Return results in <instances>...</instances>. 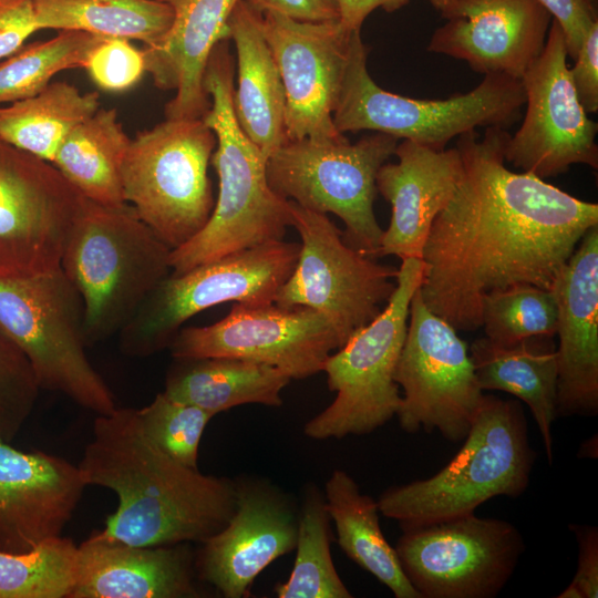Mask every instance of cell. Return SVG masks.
I'll return each mask as SVG.
<instances>
[{"label":"cell","instance_id":"6da1fadb","mask_svg":"<svg viewBox=\"0 0 598 598\" xmlns=\"http://www.w3.org/2000/svg\"><path fill=\"white\" fill-rule=\"evenodd\" d=\"M509 133L488 126L458 136L462 172L423 247L420 292L456 331L482 327V299L517 283L551 289L582 236L598 225V205L532 173L505 166Z\"/></svg>","mask_w":598,"mask_h":598},{"label":"cell","instance_id":"74e56055","mask_svg":"<svg viewBox=\"0 0 598 598\" xmlns=\"http://www.w3.org/2000/svg\"><path fill=\"white\" fill-rule=\"evenodd\" d=\"M40 390L28 359L0 329V441L10 443L17 436Z\"/></svg>","mask_w":598,"mask_h":598},{"label":"cell","instance_id":"8d00e7d4","mask_svg":"<svg viewBox=\"0 0 598 598\" xmlns=\"http://www.w3.org/2000/svg\"><path fill=\"white\" fill-rule=\"evenodd\" d=\"M137 412L144 432L163 452L188 467L198 468V448L214 417L212 413L164 391Z\"/></svg>","mask_w":598,"mask_h":598},{"label":"cell","instance_id":"484cf974","mask_svg":"<svg viewBox=\"0 0 598 598\" xmlns=\"http://www.w3.org/2000/svg\"><path fill=\"white\" fill-rule=\"evenodd\" d=\"M237 54L233 104L246 136L268 157L286 141L285 91L262 29V13L239 0L229 18Z\"/></svg>","mask_w":598,"mask_h":598},{"label":"cell","instance_id":"d6986e66","mask_svg":"<svg viewBox=\"0 0 598 598\" xmlns=\"http://www.w3.org/2000/svg\"><path fill=\"white\" fill-rule=\"evenodd\" d=\"M298 515L290 498L261 480H236L235 511L196 559L199 577L225 598H246L259 574L295 550Z\"/></svg>","mask_w":598,"mask_h":598},{"label":"cell","instance_id":"1f68e13d","mask_svg":"<svg viewBox=\"0 0 598 598\" xmlns=\"http://www.w3.org/2000/svg\"><path fill=\"white\" fill-rule=\"evenodd\" d=\"M40 30L84 31L105 38L158 42L173 21L161 0H34Z\"/></svg>","mask_w":598,"mask_h":598},{"label":"cell","instance_id":"7bdbcfd3","mask_svg":"<svg viewBox=\"0 0 598 598\" xmlns=\"http://www.w3.org/2000/svg\"><path fill=\"white\" fill-rule=\"evenodd\" d=\"M578 543L576 574L570 581L582 598L598 597V529L590 525H569Z\"/></svg>","mask_w":598,"mask_h":598},{"label":"cell","instance_id":"4fadbf2b","mask_svg":"<svg viewBox=\"0 0 598 598\" xmlns=\"http://www.w3.org/2000/svg\"><path fill=\"white\" fill-rule=\"evenodd\" d=\"M292 227L301 243L298 260L275 302L323 313L344 341L371 322L392 295L398 269L349 246L326 214L290 200Z\"/></svg>","mask_w":598,"mask_h":598},{"label":"cell","instance_id":"60d3db41","mask_svg":"<svg viewBox=\"0 0 598 598\" xmlns=\"http://www.w3.org/2000/svg\"><path fill=\"white\" fill-rule=\"evenodd\" d=\"M575 64L569 68L570 79L578 101L585 112L598 111V22L584 38L575 56Z\"/></svg>","mask_w":598,"mask_h":598},{"label":"cell","instance_id":"ffe728a7","mask_svg":"<svg viewBox=\"0 0 598 598\" xmlns=\"http://www.w3.org/2000/svg\"><path fill=\"white\" fill-rule=\"evenodd\" d=\"M446 20L427 51L484 75L520 80L543 51L553 18L537 0H460Z\"/></svg>","mask_w":598,"mask_h":598},{"label":"cell","instance_id":"bcb514c9","mask_svg":"<svg viewBox=\"0 0 598 598\" xmlns=\"http://www.w3.org/2000/svg\"><path fill=\"white\" fill-rule=\"evenodd\" d=\"M431 4L442 14L447 18L460 0H429Z\"/></svg>","mask_w":598,"mask_h":598},{"label":"cell","instance_id":"f35d334b","mask_svg":"<svg viewBox=\"0 0 598 598\" xmlns=\"http://www.w3.org/2000/svg\"><path fill=\"white\" fill-rule=\"evenodd\" d=\"M84 69L92 81L107 92L133 87L146 72L143 49L120 38H104L89 54Z\"/></svg>","mask_w":598,"mask_h":598},{"label":"cell","instance_id":"cb8c5ba5","mask_svg":"<svg viewBox=\"0 0 598 598\" xmlns=\"http://www.w3.org/2000/svg\"><path fill=\"white\" fill-rule=\"evenodd\" d=\"M396 163H384L377 190L391 204L379 256L422 259L432 223L451 198L462 172L456 147L434 150L410 140L398 143Z\"/></svg>","mask_w":598,"mask_h":598},{"label":"cell","instance_id":"30bf717a","mask_svg":"<svg viewBox=\"0 0 598 598\" xmlns=\"http://www.w3.org/2000/svg\"><path fill=\"white\" fill-rule=\"evenodd\" d=\"M399 140L377 132L351 144L287 140L267 159V178L275 193L302 208L334 214L346 225L344 241L377 259L383 229L373 203L377 174L394 154Z\"/></svg>","mask_w":598,"mask_h":598},{"label":"cell","instance_id":"b9f144b4","mask_svg":"<svg viewBox=\"0 0 598 598\" xmlns=\"http://www.w3.org/2000/svg\"><path fill=\"white\" fill-rule=\"evenodd\" d=\"M39 30L34 0H0V60L16 53Z\"/></svg>","mask_w":598,"mask_h":598},{"label":"cell","instance_id":"d590c367","mask_svg":"<svg viewBox=\"0 0 598 598\" xmlns=\"http://www.w3.org/2000/svg\"><path fill=\"white\" fill-rule=\"evenodd\" d=\"M485 337L513 344L533 336L556 334L557 303L553 289L517 283L489 291L482 299Z\"/></svg>","mask_w":598,"mask_h":598},{"label":"cell","instance_id":"3957f363","mask_svg":"<svg viewBox=\"0 0 598 598\" xmlns=\"http://www.w3.org/2000/svg\"><path fill=\"white\" fill-rule=\"evenodd\" d=\"M228 40L213 50L204 76L210 107L204 122L216 136L210 163L218 176V196L204 228L171 251V274L259 245L283 240L292 226L290 200L272 190L267 157L243 132L233 104L235 61Z\"/></svg>","mask_w":598,"mask_h":598},{"label":"cell","instance_id":"7dc6e473","mask_svg":"<svg viewBox=\"0 0 598 598\" xmlns=\"http://www.w3.org/2000/svg\"><path fill=\"white\" fill-rule=\"evenodd\" d=\"M579 452L581 453V455L579 454L581 457H597V435L584 442Z\"/></svg>","mask_w":598,"mask_h":598},{"label":"cell","instance_id":"ba28073f","mask_svg":"<svg viewBox=\"0 0 598 598\" xmlns=\"http://www.w3.org/2000/svg\"><path fill=\"white\" fill-rule=\"evenodd\" d=\"M423 267L422 259H402L395 288L381 312L328 357L322 372L336 398L305 424L306 436L328 440L364 435L396 415L402 396L394 372Z\"/></svg>","mask_w":598,"mask_h":598},{"label":"cell","instance_id":"8fae6325","mask_svg":"<svg viewBox=\"0 0 598 598\" xmlns=\"http://www.w3.org/2000/svg\"><path fill=\"white\" fill-rule=\"evenodd\" d=\"M299 249V243L270 241L169 274L118 333L121 351L135 358L157 353L188 319L219 303L275 301Z\"/></svg>","mask_w":598,"mask_h":598},{"label":"cell","instance_id":"7a4b0ae2","mask_svg":"<svg viewBox=\"0 0 598 598\" xmlns=\"http://www.w3.org/2000/svg\"><path fill=\"white\" fill-rule=\"evenodd\" d=\"M79 468L89 485L118 499L100 536L135 546L204 543L225 527L236 481L206 475L163 452L144 432L137 409L97 414Z\"/></svg>","mask_w":598,"mask_h":598},{"label":"cell","instance_id":"e575fe53","mask_svg":"<svg viewBox=\"0 0 598 598\" xmlns=\"http://www.w3.org/2000/svg\"><path fill=\"white\" fill-rule=\"evenodd\" d=\"M78 546L56 536L22 553L0 550V598H69Z\"/></svg>","mask_w":598,"mask_h":598},{"label":"cell","instance_id":"7c38bea8","mask_svg":"<svg viewBox=\"0 0 598 598\" xmlns=\"http://www.w3.org/2000/svg\"><path fill=\"white\" fill-rule=\"evenodd\" d=\"M420 288V287H419ZM410 303V322L394 372L403 389L396 413L409 433L437 430L464 440L483 399L468 346L424 303L420 289Z\"/></svg>","mask_w":598,"mask_h":598},{"label":"cell","instance_id":"ee69618b","mask_svg":"<svg viewBox=\"0 0 598 598\" xmlns=\"http://www.w3.org/2000/svg\"><path fill=\"white\" fill-rule=\"evenodd\" d=\"M260 13L276 11L299 21L320 22L340 18L337 0H246Z\"/></svg>","mask_w":598,"mask_h":598},{"label":"cell","instance_id":"44dd1931","mask_svg":"<svg viewBox=\"0 0 598 598\" xmlns=\"http://www.w3.org/2000/svg\"><path fill=\"white\" fill-rule=\"evenodd\" d=\"M86 487L69 461L0 441V550L22 553L61 536Z\"/></svg>","mask_w":598,"mask_h":598},{"label":"cell","instance_id":"2e32d148","mask_svg":"<svg viewBox=\"0 0 598 598\" xmlns=\"http://www.w3.org/2000/svg\"><path fill=\"white\" fill-rule=\"evenodd\" d=\"M85 202L51 163L0 137V278L59 268Z\"/></svg>","mask_w":598,"mask_h":598},{"label":"cell","instance_id":"8992f818","mask_svg":"<svg viewBox=\"0 0 598 598\" xmlns=\"http://www.w3.org/2000/svg\"><path fill=\"white\" fill-rule=\"evenodd\" d=\"M361 31L352 34L349 60L332 118L338 132L375 131L444 150L456 136L481 126L507 127L520 115V80L484 75L472 91L445 100H419L380 87L367 69Z\"/></svg>","mask_w":598,"mask_h":598},{"label":"cell","instance_id":"603a6c76","mask_svg":"<svg viewBox=\"0 0 598 598\" xmlns=\"http://www.w3.org/2000/svg\"><path fill=\"white\" fill-rule=\"evenodd\" d=\"M193 551L188 543L135 546L93 532L78 546L69 598H196Z\"/></svg>","mask_w":598,"mask_h":598},{"label":"cell","instance_id":"f546056e","mask_svg":"<svg viewBox=\"0 0 598 598\" xmlns=\"http://www.w3.org/2000/svg\"><path fill=\"white\" fill-rule=\"evenodd\" d=\"M131 140L115 109H99L71 131L51 164L86 199L121 206L126 203L122 165Z\"/></svg>","mask_w":598,"mask_h":598},{"label":"cell","instance_id":"4316f807","mask_svg":"<svg viewBox=\"0 0 598 598\" xmlns=\"http://www.w3.org/2000/svg\"><path fill=\"white\" fill-rule=\"evenodd\" d=\"M553 338L533 336L503 346L484 337L468 347L482 390L507 392L527 404L549 463L553 461L551 425L557 417V347Z\"/></svg>","mask_w":598,"mask_h":598},{"label":"cell","instance_id":"e0dca14e","mask_svg":"<svg viewBox=\"0 0 598 598\" xmlns=\"http://www.w3.org/2000/svg\"><path fill=\"white\" fill-rule=\"evenodd\" d=\"M561 28L551 20L538 58L520 79L526 113L504 145V159L544 179L573 164L598 167V125L580 105L567 64Z\"/></svg>","mask_w":598,"mask_h":598},{"label":"cell","instance_id":"ac0fdd59","mask_svg":"<svg viewBox=\"0 0 598 598\" xmlns=\"http://www.w3.org/2000/svg\"><path fill=\"white\" fill-rule=\"evenodd\" d=\"M262 29L283 84L287 140L343 138L332 114L355 31L339 19L299 21L276 11L262 13Z\"/></svg>","mask_w":598,"mask_h":598},{"label":"cell","instance_id":"d4e9b609","mask_svg":"<svg viewBox=\"0 0 598 598\" xmlns=\"http://www.w3.org/2000/svg\"><path fill=\"white\" fill-rule=\"evenodd\" d=\"M173 11L164 37L144 45L145 70L161 90L175 95L165 118H203L210 107L204 76L214 48L230 40L229 18L239 0H161Z\"/></svg>","mask_w":598,"mask_h":598},{"label":"cell","instance_id":"ab89813d","mask_svg":"<svg viewBox=\"0 0 598 598\" xmlns=\"http://www.w3.org/2000/svg\"><path fill=\"white\" fill-rule=\"evenodd\" d=\"M563 30L567 54L575 59L581 42L598 22L596 0H537Z\"/></svg>","mask_w":598,"mask_h":598},{"label":"cell","instance_id":"5b68a950","mask_svg":"<svg viewBox=\"0 0 598 598\" xmlns=\"http://www.w3.org/2000/svg\"><path fill=\"white\" fill-rule=\"evenodd\" d=\"M534 462L520 403L483 395L455 456L431 477L383 492L380 514L402 530L474 514L493 497L522 495Z\"/></svg>","mask_w":598,"mask_h":598},{"label":"cell","instance_id":"f6af8a7d","mask_svg":"<svg viewBox=\"0 0 598 598\" xmlns=\"http://www.w3.org/2000/svg\"><path fill=\"white\" fill-rule=\"evenodd\" d=\"M340 22L348 31H361L367 17L381 8L393 12L410 2V0H337Z\"/></svg>","mask_w":598,"mask_h":598},{"label":"cell","instance_id":"d6a6232c","mask_svg":"<svg viewBox=\"0 0 598 598\" xmlns=\"http://www.w3.org/2000/svg\"><path fill=\"white\" fill-rule=\"evenodd\" d=\"M331 518L324 497L308 486L298 515L296 559L288 579L277 584L278 598H351L332 561Z\"/></svg>","mask_w":598,"mask_h":598},{"label":"cell","instance_id":"836d02e7","mask_svg":"<svg viewBox=\"0 0 598 598\" xmlns=\"http://www.w3.org/2000/svg\"><path fill=\"white\" fill-rule=\"evenodd\" d=\"M105 37L63 30L45 41L23 45L0 62V106L41 92L59 72L85 66Z\"/></svg>","mask_w":598,"mask_h":598},{"label":"cell","instance_id":"4dcf8cb0","mask_svg":"<svg viewBox=\"0 0 598 598\" xmlns=\"http://www.w3.org/2000/svg\"><path fill=\"white\" fill-rule=\"evenodd\" d=\"M100 109L97 92L50 82L38 94L0 106V137L52 163L65 137Z\"/></svg>","mask_w":598,"mask_h":598},{"label":"cell","instance_id":"7402d4cb","mask_svg":"<svg viewBox=\"0 0 598 598\" xmlns=\"http://www.w3.org/2000/svg\"><path fill=\"white\" fill-rule=\"evenodd\" d=\"M557 303L556 416L598 413V225L582 236L551 287Z\"/></svg>","mask_w":598,"mask_h":598},{"label":"cell","instance_id":"9c48e42d","mask_svg":"<svg viewBox=\"0 0 598 598\" xmlns=\"http://www.w3.org/2000/svg\"><path fill=\"white\" fill-rule=\"evenodd\" d=\"M216 136L203 118H165L131 140L122 165L125 202L172 250L214 209L208 166Z\"/></svg>","mask_w":598,"mask_h":598},{"label":"cell","instance_id":"83f0119b","mask_svg":"<svg viewBox=\"0 0 598 598\" xmlns=\"http://www.w3.org/2000/svg\"><path fill=\"white\" fill-rule=\"evenodd\" d=\"M164 392L214 416L243 404L282 405L291 381L278 369L249 360L210 357L174 359Z\"/></svg>","mask_w":598,"mask_h":598},{"label":"cell","instance_id":"9a60e30c","mask_svg":"<svg viewBox=\"0 0 598 598\" xmlns=\"http://www.w3.org/2000/svg\"><path fill=\"white\" fill-rule=\"evenodd\" d=\"M344 342L330 319L315 309L236 302L213 324L182 328L168 349L173 359L236 358L301 380L322 372L328 357Z\"/></svg>","mask_w":598,"mask_h":598},{"label":"cell","instance_id":"f1b7e54d","mask_svg":"<svg viewBox=\"0 0 598 598\" xmlns=\"http://www.w3.org/2000/svg\"><path fill=\"white\" fill-rule=\"evenodd\" d=\"M323 497L341 550L395 598H421L405 576L395 548L382 533L378 501L361 493L353 477L343 470L331 473Z\"/></svg>","mask_w":598,"mask_h":598},{"label":"cell","instance_id":"5bb4252c","mask_svg":"<svg viewBox=\"0 0 598 598\" xmlns=\"http://www.w3.org/2000/svg\"><path fill=\"white\" fill-rule=\"evenodd\" d=\"M394 548L421 598H494L525 544L509 522L471 514L405 529Z\"/></svg>","mask_w":598,"mask_h":598},{"label":"cell","instance_id":"52a82bcc","mask_svg":"<svg viewBox=\"0 0 598 598\" xmlns=\"http://www.w3.org/2000/svg\"><path fill=\"white\" fill-rule=\"evenodd\" d=\"M82 299L61 267L0 278V329L28 359L41 390L96 414L115 400L85 352Z\"/></svg>","mask_w":598,"mask_h":598},{"label":"cell","instance_id":"277c9868","mask_svg":"<svg viewBox=\"0 0 598 598\" xmlns=\"http://www.w3.org/2000/svg\"><path fill=\"white\" fill-rule=\"evenodd\" d=\"M171 251L127 203L104 206L86 199L60 262L82 299L86 347L131 321L172 272Z\"/></svg>","mask_w":598,"mask_h":598}]
</instances>
